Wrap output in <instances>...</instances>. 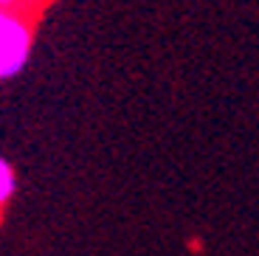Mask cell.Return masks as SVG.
<instances>
[{
    "label": "cell",
    "instance_id": "1",
    "mask_svg": "<svg viewBox=\"0 0 259 256\" xmlns=\"http://www.w3.org/2000/svg\"><path fill=\"white\" fill-rule=\"evenodd\" d=\"M34 34L28 20L14 9L0 6V82L23 73L31 57Z\"/></svg>",
    "mask_w": 259,
    "mask_h": 256
},
{
    "label": "cell",
    "instance_id": "2",
    "mask_svg": "<svg viewBox=\"0 0 259 256\" xmlns=\"http://www.w3.org/2000/svg\"><path fill=\"white\" fill-rule=\"evenodd\" d=\"M14 189H17V178H14V169L6 158H0V211L9 205V200L14 197Z\"/></svg>",
    "mask_w": 259,
    "mask_h": 256
}]
</instances>
